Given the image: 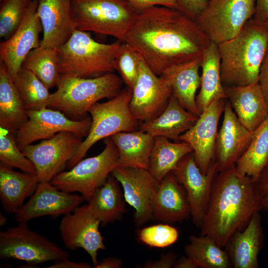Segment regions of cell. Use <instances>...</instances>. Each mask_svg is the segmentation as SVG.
I'll list each match as a JSON object with an SVG mask.
<instances>
[{"label": "cell", "instance_id": "8992f818", "mask_svg": "<svg viewBox=\"0 0 268 268\" xmlns=\"http://www.w3.org/2000/svg\"><path fill=\"white\" fill-rule=\"evenodd\" d=\"M76 29L124 42L139 11L126 0H71Z\"/></svg>", "mask_w": 268, "mask_h": 268}, {"label": "cell", "instance_id": "ab89813d", "mask_svg": "<svg viewBox=\"0 0 268 268\" xmlns=\"http://www.w3.org/2000/svg\"><path fill=\"white\" fill-rule=\"evenodd\" d=\"M137 236L140 242L149 247L165 248L178 240L179 231L169 223H162L141 228Z\"/></svg>", "mask_w": 268, "mask_h": 268}, {"label": "cell", "instance_id": "cb8c5ba5", "mask_svg": "<svg viewBox=\"0 0 268 268\" xmlns=\"http://www.w3.org/2000/svg\"><path fill=\"white\" fill-rule=\"evenodd\" d=\"M263 242L261 218L258 212L244 230L236 232L230 238L224 248L234 268H258Z\"/></svg>", "mask_w": 268, "mask_h": 268}, {"label": "cell", "instance_id": "44dd1931", "mask_svg": "<svg viewBox=\"0 0 268 268\" xmlns=\"http://www.w3.org/2000/svg\"><path fill=\"white\" fill-rule=\"evenodd\" d=\"M37 13L43 32L41 47L57 50L76 29L71 0H39Z\"/></svg>", "mask_w": 268, "mask_h": 268}, {"label": "cell", "instance_id": "ee69618b", "mask_svg": "<svg viewBox=\"0 0 268 268\" xmlns=\"http://www.w3.org/2000/svg\"><path fill=\"white\" fill-rule=\"evenodd\" d=\"M177 255L173 252L163 254L158 260L146 262L143 268H173L177 261Z\"/></svg>", "mask_w": 268, "mask_h": 268}, {"label": "cell", "instance_id": "30bf717a", "mask_svg": "<svg viewBox=\"0 0 268 268\" xmlns=\"http://www.w3.org/2000/svg\"><path fill=\"white\" fill-rule=\"evenodd\" d=\"M256 12V0H208L196 21L210 41L217 45L231 39Z\"/></svg>", "mask_w": 268, "mask_h": 268}, {"label": "cell", "instance_id": "ba28073f", "mask_svg": "<svg viewBox=\"0 0 268 268\" xmlns=\"http://www.w3.org/2000/svg\"><path fill=\"white\" fill-rule=\"evenodd\" d=\"M105 139V147L100 153L82 159L68 171L60 172L51 184L66 193L78 192L88 201L118 166V149L110 137Z\"/></svg>", "mask_w": 268, "mask_h": 268}, {"label": "cell", "instance_id": "c3c4849f", "mask_svg": "<svg viewBox=\"0 0 268 268\" xmlns=\"http://www.w3.org/2000/svg\"><path fill=\"white\" fill-rule=\"evenodd\" d=\"M123 266L122 260L117 258L103 259L94 268H120Z\"/></svg>", "mask_w": 268, "mask_h": 268}, {"label": "cell", "instance_id": "e0dca14e", "mask_svg": "<svg viewBox=\"0 0 268 268\" xmlns=\"http://www.w3.org/2000/svg\"><path fill=\"white\" fill-rule=\"evenodd\" d=\"M185 188L194 223L200 227L208 203L214 177L217 173L215 160L207 173L203 174L195 160L193 152L184 156L172 172Z\"/></svg>", "mask_w": 268, "mask_h": 268}, {"label": "cell", "instance_id": "ffe728a7", "mask_svg": "<svg viewBox=\"0 0 268 268\" xmlns=\"http://www.w3.org/2000/svg\"><path fill=\"white\" fill-rule=\"evenodd\" d=\"M253 133L239 122L227 100L223 111L222 125L218 132L215 152L217 172L234 165L248 147Z\"/></svg>", "mask_w": 268, "mask_h": 268}, {"label": "cell", "instance_id": "836d02e7", "mask_svg": "<svg viewBox=\"0 0 268 268\" xmlns=\"http://www.w3.org/2000/svg\"><path fill=\"white\" fill-rule=\"evenodd\" d=\"M185 246L186 256L200 268H230L232 265L226 251L208 235H191Z\"/></svg>", "mask_w": 268, "mask_h": 268}, {"label": "cell", "instance_id": "1f68e13d", "mask_svg": "<svg viewBox=\"0 0 268 268\" xmlns=\"http://www.w3.org/2000/svg\"><path fill=\"white\" fill-rule=\"evenodd\" d=\"M193 152L190 145L185 141L172 142L162 136L154 137L148 170L158 182L172 172L180 160Z\"/></svg>", "mask_w": 268, "mask_h": 268}, {"label": "cell", "instance_id": "2e32d148", "mask_svg": "<svg viewBox=\"0 0 268 268\" xmlns=\"http://www.w3.org/2000/svg\"><path fill=\"white\" fill-rule=\"evenodd\" d=\"M226 99L212 102L200 114L195 124L177 139L178 141H185L190 145L196 163L204 174L215 160L218 125Z\"/></svg>", "mask_w": 268, "mask_h": 268}, {"label": "cell", "instance_id": "603a6c76", "mask_svg": "<svg viewBox=\"0 0 268 268\" xmlns=\"http://www.w3.org/2000/svg\"><path fill=\"white\" fill-rule=\"evenodd\" d=\"M191 215L184 187L170 172L159 183L152 209V219L166 223L181 222Z\"/></svg>", "mask_w": 268, "mask_h": 268}, {"label": "cell", "instance_id": "f35d334b", "mask_svg": "<svg viewBox=\"0 0 268 268\" xmlns=\"http://www.w3.org/2000/svg\"><path fill=\"white\" fill-rule=\"evenodd\" d=\"M141 56L123 42L114 61V69L120 74L127 87L132 90L137 78Z\"/></svg>", "mask_w": 268, "mask_h": 268}, {"label": "cell", "instance_id": "5bb4252c", "mask_svg": "<svg viewBox=\"0 0 268 268\" xmlns=\"http://www.w3.org/2000/svg\"><path fill=\"white\" fill-rule=\"evenodd\" d=\"M100 224V221L93 214L88 204H86L64 215L59 225L65 247L70 250L84 249L90 256L93 268L99 263L98 252L106 249L104 238L99 231Z\"/></svg>", "mask_w": 268, "mask_h": 268}, {"label": "cell", "instance_id": "7a4b0ae2", "mask_svg": "<svg viewBox=\"0 0 268 268\" xmlns=\"http://www.w3.org/2000/svg\"><path fill=\"white\" fill-rule=\"evenodd\" d=\"M261 210L252 178L239 174L234 165L214 177L200 234L210 236L224 248L230 238L244 230Z\"/></svg>", "mask_w": 268, "mask_h": 268}, {"label": "cell", "instance_id": "74e56055", "mask_svg": "<svg viewBox=\"0 0 268 268\" xmlns=\"http://www.w3.org/2000/svg\"><path fill=\"white\" fill-rule=\"evenodd\" d=\"M32 0H2L0 6V37L8 39L20 24Z\"/></svg>", "mask_w": 268, "mask_h": 268}, {"label": "cell", "instance_id": "ac0fdd59", "mask_svg": "<svg viewBox=\"0 0 268 268\" xmlns=\"http://www.w3.org/2000/svg\"><path fill=\"white\" fill-rule=\"evenodd\" d=\"M39 0H32L17 29L0 43V62L13 78L22 67L25 57L33 49L39 47V34L43 31L37 13Z\"/></svg>", "mask_w": 268, "mask_h": 268}, {"label": "cell", "instance_id": "816d5d0a", "mask_svg": "<svg viewBox=\"0 0 268 268\" xmlns=\"http://www.w3.org/2000/svg\"><path fill=\"white\" fill-rule=\"evenodd\" d=\"M265 25L267 27V28L268 30V19L264 23Z\"/></svg>", "mask_w": 268, "mask_h": 268}, {"label": "cell", "instance_id": "d6986e66", "mask_svg": "<svg viewBox=\"0 0 268 268\" xmlns=\"http://www.w3.org/2000/svg\"><path fill=\"white\" fill-rule=\"evenodd\" d=\"M81 195L62 191L51 182H40L30 199L16 212L18 222L44 216L58 217L72 212L84 201Z\"/></svg>", "mask_w": 268, "mask_h": 268}, {"label": "cell", "instance_id": "f546056e", "mask_svg": "<svg viewBox=\"0 0 268 268\" xmlns=\"http://www.w3.org/2000/svg\"><path fill=\"white\" fill-rule=\"evenodd\" d=\"M27 111L5 65L0 64V127L15 135L27 120Z\"/></svg>", "mask_w": 268, "mask_h": 268}, {"label": "cell", "instance_id": "3957f363", "mask_svg": "<svg viewBox=\"0 0 268 268\" xmlns=\"http://www.w3.org/2000/svg\"><path fill=\"white\" fill-rule=\"evenodd\" d=\"M268 47V30L254 18L234 38L218 45L224 87L258 83L260 67Z\"/></svg>", "mask_w": 268, "mask_h": 268}, {"label": "cell", "instance_id": "6da1fadb", "mask_svg": "<svg viewBox=\"0 0 268 268\" xmlns=\"http://www.w3.org/2000/svg\"><path fill=\"white\" fill-rule=\"evenodd\" d=\"M157 75L201 58L211 41L196 21L179 10L154 6L139 12L124 42Z\"/></svg>", "mask_w": 268, "mask_h": 268}, {"label": "cell", "instance_id": "7bdbcfd3", "mask_svg": "<svg viewBox=\"0 0 268 268\" xmlns=\"http://www.w3.org/2000/svg\"><path fill=\"white\" fill-rule=\"evenodd\" d=\"M139 12L154 6H162L177 9V0H126Z\"/></svg>", "mask_w": 268, "mask_h": 268}, {"label": "cell", "instance_id": "b9f144b4", "mask_svg": "<svg viewBox=\"0 0 268 268\" xmlns=\"http://www.w3.org/2000/svg\"><path fill=\"white\" fill-rule=\"evenodd\" d=\"M208 2V0H177V9L196 21Z\"/></svg>", "mask_w": 268, "mask_h": 268}, {"label": "cell", "instance_id": "bcb514c9", "mask_svg": "<svg viewBox=\"0 0 268 268\" xmlns=\"http://www.w3.org/2000/svg\"><path fill=\"white\" fill-rule=\"evenodd\" d=\"M253 18L264 23L268 19V0H256V12Z\"/></svg>", "mask_w": 268, "mask_h": 268}, {"label": "cell", "instance_id": "d590c367", "mask_svg": "<svg viewBox=\"0 0 268 268\" xmlns=\"http://www.w3.org/2000/svg\"><path fill=\"white\" fill-rule=\"evenodd\" d=\"M12 80L26 111L48 107L49 89L33 72L22 67Z\"/></svg>", "mask_w": 268, "mask_h": 268}, {"label": "cell", "instance_id": "f1b7e54d", "mask_svg": "<svg viewBox=\"0 0 268 268\" xmlns=\"http://www.w3.org/2000/svg\"><path fill=\"white\" fill-rule=\"evenodd\" d=\"M110 137L119 152L117 167L148 169L154 137L138 129L118 133Z\"/></svg>", "mask_w": 268, "mask_h": 268}, {"label": "cell", "instance_id": "d4e9b609", "mask_svg": "<svg viewBox=\"0 0 268 268\" xmlns=\"http://www.w3.org/2000/svg\"><path fill=\"white\" fill-rule=\"evenodd\" d=\"M201 58L173 67L160 75L168 83L171 95L185 109L196 116L200 114L198 110L196 92L201 85Z\"/></svg>", "mask_w": 268, "mask_h": 268}, {"label": "cell", "instance_id": "8d00e7d4", "mask_svg": "<svg viewBox=\"0 0 268 268\" xmlns=\"http://www.w3.org/2000/svg\"><path fill=\"white\" fill-rule=\"evenodd\" d=\"M0 164L11 168H16L22 171L36 174L33 163L19 148L15 135L8 130L0 127Z\"/></svg>", "mask_w": 268, "mask_h": 268}, {"label": "cell", "instance_id": "83f0119b", "mask_svg": "<svg viewBox=\"0 0 268 268\" xmlns=\"http://www.w3.org/2000/svg\"><path fill=\"white\" fill-rule=\"evenodd\" d=\"M220 61L218 45L211 42L201 58L200 90L196 98L200 114L212 102L227 99L221 79Z\"/></svg>", "mask_w": 268, "mask_h": 268}, {"label": "cell", "instance_id": "f6af8a7d", "mask_svg": "<svg viewBox=\"0 0 268 268\" xmlns=\"http://www.w3.org/2000/svg\"><path fill=\"white\" fill-rule=\"evenodd\" d=\"M258 83L268 103V47L260 67Z\"/></svg>", "mask_w": 268, "mask_h": 268}, {"label": "cell", "instance_id": "9a60e30c", "mask_svg": "<svg viewBox=\"0 0 268 268\" xmlns=\"http://www.w3.org/2000/svg\"><path fill=\"white\" fill-rule=\"evenodd\" d=\"M111 174L121 184L125 201L134 209V220L141 225L152 219L159 183L148 169L117 167Z\"/></svg>", "mask_w": 268, "mask_h": 268}, {"label": "cell", "instance_id": "681fc988", "mask_svg": "<svg viewBox=\"0 0 268 268\" xmlns=\"http://www.w3.org/2000/svg\"><path fill=\"white\" fill-rule=\"evenodd\" d=\"M174 268H198L195 263L187 256L177 260Z\"/></svg>", "mask_w": 268, "mask_h": 268}, {"label": "cell", "instance_id": "9c48e42d", "mask_svg": "<svg viewBox=\"0 0 268 268\" xmlns=\"http://www.w3.org/2000/svg\"><path fill=\"white\" fill-rule=\"evenodd\" d=\"M68 252L54 242L31 230L27 222L8 228L0 232V259L23 261L29 265H37L68 259Z\"/></svg>", "mask_w": 268, "mask_h": 268}, {"label": "cell", "instance_id": "277c9868", "mask_svg": "<svg viewBox=\"0 0 268 268\" xmlns=\"http://www.w3.org/2000/svg\"><path fill=\"white\" fill-rule=\"evenodd\" d=\"M123 81L113 72L95 77L61 74L57 89L51 93L48 107L72 117H81L104 98H112L122 90Z\"/></svg>", "mask_w": 268, "mask_h": 268}, {"label": "cell", "instance_id": "7c38bea8", "mask_svg": "<svg viewBox=\"0 0 268 268\" xmlns=\"http://www.w3.org/2000/svg\"><path fill=\"white\" fill-rule=\"evenodd\" d=\"M82 141L72 133L60 132L38 143L26 146L22 151L35 166L40 182H50L65 170Z\"/></svg>", "mask_w": 268, "mask_h": 268}, {"label": "cell", "instance_id": "f5cc1de1", "mask_svg": "<svg viewBox=\"0 0 268 268\" xmlns=\"http://www.w3.org/2000/svg\"><path fill=\"white\" fill-rule=\"evenodd\" d=\"M0 1L2 0H0Z\"/></svg>", "mask_w": 268, "mask_h": 268}, {"label": "cell", "instance_id": "4fadbf2b", "mask_svg": "<svg viewBox=\"0 0 268 268\" xmlns=\"http://www.w3.org/2000/svg\"><path fill=\"white\" fill-rule=\"evenodd\" d=\"M132 91L130 111L140 123L160 115L166 108L172 93L167 81L155 74L141 57L138 75Z\"/></svg>", "mask_w": 268, "mask_h": 268}, {"label": "cell", "instance_id": "60d3db41", "mask_svg": "<svg viewBox=\"0 0 268 268\" xmlns=\"http://www.w3.org/2000/svg\"><path fill=\"white\" fill-rule=\"evenodd\" d=\"M252 180L261 210L268 211V163L261 173Z\"/></svg>", "mask_w": 268, "mask_h": 268}, {"label": "cell", "instance_id": "4dcf8cb0", "mask_svg": "<svg viewBox=\"0 0 268 268\" xmlns=\"http://www.w3.org/2000/svg\"><path fill=\"white\" fill-rule=\"evenodd\" d=\"M126 201L120 183L111 174L93 193L88 205L102 226L121 219L126 211Z\"/></svg>", "mask_w": 268, "mask_h": 268}, {"label": "cell", "instance_id": "5b68a950", "mask_svg": "<svg viewBox=\"0 0 268 268\" xmlns=\"http://www.w3.org/2000/svg\"><path fill=\"white\" fill-rule=\"evenodd\" d=\"M123 42L103 44L88 32L76 29L69 40L57 49L61 74L95 77L113 72L114 61Z\"/></svg>", "mask_w": 268, "mask_h": 268}, {"label": "cell", "instance_id": "d6a6232c", "mask_svg": "<svg viewBox=\"0 0 268 268\" xmlns=\"http://www.w3.org/2000/svg\"><path fill=\"white\" fill-rule=\"evenodd\" d=\"M268 163V118L253 133L252 140L235 164L242 175L254 179Z\"/></svg>", "mask_w": 268, "mask_h": 268}, {"label": "cell", "instance_id": "e575fe53", "mask_svg": "<svg viewBox=\"0 0 268 268\" xmlns=\"http://www.w3.org/2000/svg\"><path fill=\"white\" fill-rule=\"evenodd\" d=\"M22 67L33 72L48 88L57 86L61 77L57 50L39 47L31 50Z\"/></svg>", "mask_w": 268, "mask_h": 268}, {"label": "cell", "instance_id": "4316f807", "mask_svg": "<svg viewBox=\"0 0 268 268\" xmlns=\"http://www.w3.org/2000/svg\"><path fill=\"white\" fill-rule=\"evenodd\" d=\"M199 117L183 108L171 95L163 111L155 118L140 123L139 129L153 137L162 136L177 140Z\"/></svg>", "mask_w": 268, "mask_h": 268}, {"label": "cell", "instance_id": "52a82bcc", "mask_svg": "<svg viewBox=\"0 0 268 268\" xmlns=\"http://www.w3.org/2000/svg\"><path fill=\"white\" fill-rule=\"evenodd\" d=\"M132 91L124 89L108 101L93 105L89 109L91 123L89 133L73 157L68 161L69 169L83 159L90 148L96 142L120 132L139 129V122L133 117L129 109Z\"/></svg>", "mask_w": 268, "mask_h": 268}, {"label": "cell", "instance_id": "7dc6e473", "mask_svg": "<svg viewBox=\"0 0 268 268\" xmlns=\"http://www.w3.org/2000/svg\"><path fill=\"white\" fill-rule=\"evenodd\" d=\"M49 268H90L91 266L85 262H76L65 259L56 261L53 265L48 267Z\"/></svg>", "mask_w": 268, "mask_h": 268}, {"label": "cell", "instance_id": "f907efd6", "mask_svg": "<svg viewBox=\"0 0 268 268\" xmlns=\"http://www.w3.org/2000/svg\"><path fill=\"white\" fill-rule=\"evenodd\" d=\"M6 222H7V218L0 213V227L4 226L6 223Z\"/></svg>", "mask_w": 268, "mask_h": 268}, {"label": "cell", "instance_id": "7402d4cb", "mask_svg": "<svg viewBox=\"0 0 268 268\" xmlns=\"http://www.w3.org/2000/svg\"><path fill=\"white\" fill-rule=\"evenodd\" d=\"M224 88L239 122L253 133L268 118V103L259 83Z\"/></svg>", "mask_w": 268, "mask_h": 268}, {"label": "cell", "instance_id": "8fae6325", "mask_svg": "<svg viewBox=\"0 0 268 268\" xmlns=\"http://www.w3.org/2000/svg\"><path fill=\"white\" fill-rule=\"evenodd\" d=\"M27 120L15 135L21 150L33 142L50 138L60 132H70L82 138L86 137L91 123V117L72 120L61 111L49 107L27 111Z\"/></svg>", "mask_w": 268, "mask_h": 268}, {"label": "cell", "instance_id": "484cf974", "mask_svg": "<svg viewBox=\"0 0 268 268\" xmlns=\"http://www.w3.org/2000/svg\"><path fill=\"white\" fill-rule=\"evenodd\" d=\"M40 183L36 174L13 170L0 164V200L5 212L15 214Z\"/></svg>", "mask_w": 268, "mask_h": 268}]
</instances>
